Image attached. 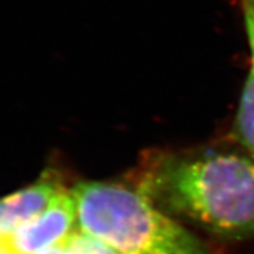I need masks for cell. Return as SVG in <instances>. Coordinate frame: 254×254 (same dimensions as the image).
<instances>
[{"mask_svg": "<svg viewBox=\"0 0 254 254\" xmlns=\"http://www.w3.org/2000/svg\"><path fill=\"white\" fill-rule=\"evenodd\" d=\"M161 212L221 239L254 236V159L232 148L151 151L129 176Z\"/></svg>", "mask_w": 254, "mask_h": 254, "instance_id": "6da1fadb", "label": "cell"}, {"mask_svg": "<svg viewBox=\"0 0 254 254\" xmlns=\"http://www.w3.org/2000/svg\"><path fill=\"white\" fill-rule=\"evenodd\" d=\"M77 227L120 254H214L209 245L132 185L81 182L71 189Z\"/></svg>", "mask_w": 254, "mask_h": 254, "instance_id": "7a4b0ae2", "label": "cell"}, {"mask_svg": "<svg viewBox=\"0 0 254 254\" xmlns=\"http://www.w3.org/2000/svg\"><path fill=\"white\" fill-rule=\"evenodd\" d=\"M77 210L71 190H64L48 208L10 235L16 254H35L62 244L79 230Z\"/></svg>", "mask_w": 254, "mask_h": 254, "instance_id": "3957f363", "label": "cell"}, {"mask_svg": "<svg viewBox=\"0 0 254 254\" xmlns=\"http://www.w3.org/2000/svg\"><path fill=\"white\" fill-rule=\"evenodd\" d=\"M66 190L60 177L45 172L36 182L0 199V238H9L48 208L57 195Z\"/></svg>", "mask_w": 254, "mask_h": 254, "instance_id": "277c9868", "label": "cell"}, {"mask_svg": "<svg viewBox=\"0 0 254 254\" xmlns=\"http://www.w3.org/2000/svg\"><path fill=\"white\" fill-rule=\"evenodd\" d=\"M232 139L254 159V64L251 68L232 128Z\"/></svg>", "mask_w": 254, "mask_h": 254, "instance_id": "5b68a950", "label": "cell"}, {"mask_svg": "<svg viewBox=\"0 0 254 254\" xmlns=\"http://www.w3.org/2000/svg\"><path fill=\"white\" fill-rule=\"evenodd\" d=\"M67 244L72 254H120L110 245L80 230H76L67 239Z\"/></svg>", "mask_w": 254, "mask_h": 254, "instance_id": "8992f818", "label": "cell"}, {"mask_svg": "<svg viewBox=\"0 0 254 254\" xmlns=\"http://www.w3.org/2000/svg\"><path fill=\"white\" fill-rule=\"evenodd\" d=\"M235 1L239 4L243 12L254 64V0H235Z\"/></svg>", "mask_w": 254, "mask_h": 254, "instance_id": "52a82bcc", "label": "cell"}, {"mask_svg": "<svg viewBox=\"0 0 254 254\" xmlns=\"http://www.w3.org/2000/svg\"><path fill=\"white\" fill-rule=\"evenodd\" d=\"M35 254H72V252H71L70 247L67 244V240H66L62 244H58L56 247H52V248L45 249V251L39 252V253Z\"/></svg>", "mask_w": 254, "mask_h": 254, "instance_id": "ba28073f", "label": "cell"}, {"mask_svg": "<svg viewBox=\"0 0 254 254\" xmlns=\"http://www.w3.org/2000/svg\"><path fill=\"white\" fill-rule=\"evenodd\" d=\"M0 254H16L8 238H0Z\"/></svg>", "mask_w": 254, "mask_h": 254, "instance_id": "9c48e42d", "label": "cell"}]
</instances>
